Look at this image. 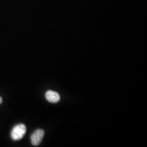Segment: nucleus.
Instances as JSON below:
<instances>
[{"label": "nucleus", "instance_id": "obj_3", "mask_svg": "<svg viewBox=\"0 0 147 147\" xmlns=\"http://www.w3.org/2000/svg\"><path fill=\"white\" fill-rule=\"evenodd\" d=\"M47 100L51 103L58 102L60 100V95L57 92L53 90H48L45 94Z\"/></svg>", "mask_w": 147, "mask_h": 147}, {"label": "nucleus", "instance_id": "obj_4", "mask_svg": "<svg viewBox=\"0 0 147 147\" xmlns=\"http://www.w3.org/2000/svg\"><path fill=\"white\" fill-rule=\"evenodd\" d=\"M2 102V99L1 97H0V104H1Z\"/></svg>", "mask_w": 147, "mask_h": 147}, {"label": "nucleus", "instance_id": "obj_1", "mask_svg": "<svg viewBox=\"0 0 147 147\" xmlns=\"http://www.w3.org/2000/svg\"><path fill=\"white\" fill-rule=\"evenodd\" d=\"M26 132V127L24 124H20L14 127L11 132V137L14 141L21 140Z\"/></svg>", "mask_w": 147, "mask_h": 147}, {"label": "nucleus", "instance_id": "obj_2", "mask_svg": "<svg viewBox=\"0 0 147 147\" xmlns=\"http://www.w3.org/2000/svg\"><path fill=\"white\" fill-rule=\"evenodd\" d=\"M45 132L42 129H38L34 132L31 136L32 144L34 146H38L40 144L44 136Z\"/></svg>", "mask_w": 147, "mask_h": 147}]
</instances>
